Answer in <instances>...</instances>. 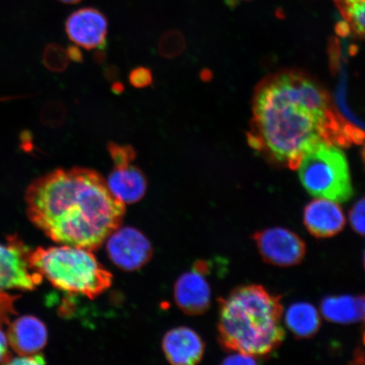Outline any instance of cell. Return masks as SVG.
<instances>
[{
  "label": "cell",
  "mask_w": 365,
  "mask_h": 365,
  "mask_svg": "<svg viewBox=\"0 0 365 365\" xmlns=\"http://www.w3.org/2000/svg\"><path fill=\"white\" fill-rule=\"evenodd\" d=\"M364 267H365V253H364Z\"/></svg>",
  "instance_id": "obj_32"
},
{
  "label": "cell",
  "mask_w": 365,
  "mask_h": 365,
  "mask_svg": "<svg viewBox=\"0 0 365 365\" xmlns=\"http://www.w3.org/2000/svg\"><path fill=\"white\" fill-rule=\"evenodd\" d=\"M58 1H61L63 4H75L81 2L82 0H58Z\"/></svg>",
  "instance_id": "obj_30"
},
{
  "label": "cell",
  "mask_w": 365,
  "mask_h": 365,
  "mask_svg": "<svg viewBox=\"0 0 365 365\" xmlns=\"http://www.w3.org/2000/svg\"><path fill=\"white\" fill-rule=\"evenodd\" d=\"M226 364H254L257 363V360L255 359V356L242 353L237 352L235 354L230 356L227 357L225 362Z\"/></svg>",
  "instance_id": "obj_25"
},
{
  "label": "cell",
  "mask_w": 365,
  "mask_h": 365,
  "mask_svg": "<svg viewBox=\"0 0 365 365\" xmlns=\"http://www.w3.org/2000/svg\"><path fill=\"white\" fill-rule=\"evenodd\" d=\"M109 259L121 270H139L153 257V250L143 232L134 227H118L106 240Z\"/></svg>",
  "instance_id": "obj_7"
},
{
  "label": "cell",
  "mask_w": 365,
  "mask_h": 365,
  "mask_svg": "<svg viewBox=\"0 0 365 365\" xmlns=\"http://www.w3.org/2000/svg\"><path fill=\"white\" fill-rule=\"evenodd\" d=\"M129 81L131 86L135 88H149L153 82L152 71L145 67H137L130 71Z\"/></svg>",
  "instance_id": "obj_23"
},
{
  "label": "cell",
  "mask_w": 365,
  "mask_h": 365,
  "mask_svg": "<svg viewBox=\"0 0 365 365\" xmlns=\"http://www.w3.org/2000/svg\"><path fill=\"white\" fill-rule=\"evenodd\" d=\"M107 185L114 197L126 204L138 202L148 190V180L136 166L114 167Z\"/></svg>",
  "instance_id": "obj_14"
},
{
  "label": "cell",
  "mask_w": 365,
  "mask_h": 365,
  "mask_svg": "<svg viewBox=\"0 0 365 365\" xmlns=\"http://www.w3.org/2000/svg\"><path fill=\"white\" fill-rule=\"evenodd\" d=\"M254 118L259 147L292 167L314 145L339 140L327 96L302 76H277L264 83L255 97Z\"/></svg>",
  "instance_id": "obj_2"
},
{
  "label": "cell",
  "mask_w": 365,
  "mask_h": 365,
  "mask_svg": "<svg viewBox=\"0 0 365 365\" xmlns=\"http://www.w3.org/2000/svg\"><path fill=\"white\" fill-rule=\"evenodd\" d=\"M68 56L72 59V61L76 62H81L83 61V56H82L81 49L77 47V46H73V47L68 48Z\"/></svg>",
  "instance_id": "obj_27"
},
{
  "label": "cell",
  "mask_w": 365,
  "mask_h": 365,
  "mask_svg": "<svg viewBox=\"0 0 365 365\" xmlns=\"http://www.w3.org/2000/svg\"><path fill=\"white\" fill-rule=\"evenodd\" d=\"M9 341L6 334L0 327V364H8L11 358L9 352Z\"/></svg>",
  "instance_id": "obj_26"
},
{
  "label": "cell",
  "mask_w": 365,
  "mask_h": 365,
  "mask_svg": "<svg viewBox=\"0 0 365 365\" xmlns=\"http://www.w3.org/2000/svg\"><path fill=\"white\" fill-rule=\"evenodd\" d=\"M30 220L58 244L97 250L120 227L125 205L97 171L74 168L39 178L26 191Z\"/></svg>",
  "instance_id": "obj_1"
},
{
  "label": "cell",
  "mask_w": 365,
  "mask_h": 365,
  "mask_svg": "<svg viewBox=\"0 0 365 365\" xmlns=\"http://www.w3.org/2000/svg\"><path fill=\"white\" fill-rule=\"evenodd\" d=\"M16 297L0 291V327L6 325L14 314H16L15 302Z\"/></svg>",
  "instance_id": "obj_21"
},
{
  "label": "cell",
  "mask_w": 365,
  "mask_h": 365,
  "mask_svg": "<svg viewBox=\"0 0 365 365\" xmlns=\"http://www.w3.org/2000/svg\"><path fill=\"white\" fill-rule=\"evenodd\" d=\"M255 239L263 257L272 264L293 266L304 257V242L294 232L286 228H268L259 232Z\"/></svg>",
  "instance_id": "obj_9"
},
{
  "label": "cell",
  "mask_w": 365,
  "mask_h": 365,
  "mask_svg": "<svg viewBox=\"0 0 365 365\" xmlns=\"http://www.w3.org/2000/svg\"><path fill=\"white\" fill-rule=\"evenodd\" d=\"M322 313L328 321L349 324L365 319V298L349 295L330 297L323 300Z\"/></svg>",
  "instance_id": "obj_15"
},
{
  "label": "cell",
  "mask_w": 365,
  "mask_h": 365,
  "mask_svg": "<svg viewBox=\"0 0 365 365\" xmlns=\"http://www.w3.org/2000/svg\"><path fill=\"white\" fill-rule=\"evenodd\" d=\"M349 221L354 230L365 235V197L360 199L351 209Z\"/></svg>",
  "instance_id": "obj_22"
},
{
  "label": "cell",
  "mask_w": 365,
  "mask_h": 365,
  "mask_svg": "<svg viewBox=\"0 0 365 365\" xmlns=\"http://www.w3.org/2000/svg\"><path fill=\"white\" fill-rule=\"evenodd\" d=\"M68 52L66 53L62 47L53 45L47 50L46 62L48 68H52L53 71H61L68 66Z\"/></svg>",
  "instance_id": "obj_20"
},
{
  "label": "cell",
  "mask_w": 365,
  "mask_h": 365,
  "mask_svg": "<svg viewBox=\"0 0 365 365\" xmlns=\"http://www.w3.org/2000/svg\"><path fill=\"white\" fill-rule=\"evenodd\" d=\"M8 341L20 356L35 354L47 344V328L36 317H22L9 327Z\"/></svg>",
  "instance_id": "obj_13"
},
{
  "label": "cell",
  "mask_w": 365,
  "mask_h": 365,
  "mask_svg": "<svg viewBox=\"0 0 365 365\" xmlns=\"http://www.w3.org/2000/svg\"><path fill=\"white\" fill-rule=\"evenodd\" d=\"M334 2L354 33L365 36V0H334Z\"/></svg>",
  "instance_id": "obj_17"
},
{
  "label": "cell",
  "mask_w": 365,
  "mask_h": 365,
  "mask_svg": "<svg viewBox=\"0 0 365 365\" xmlns=\"http://www.w3.org/2000/svg\"><path fill=\"white\" fill-rule=\"evenodd\" d=\"M30 262L57 289L93 299L110 287L111 273L90 250L63 245L31 251Z\"/></svg>",
  "instance_id": "obj_4"
},
{
  "label": "cell",
  "mask_w": 365,
  "mask_h": 365,
  "mask_svg": "<svg viewBox=\"0 0 365 365\" xmlns=\"http://www.w3.org/2000/svg\"><path fill=\"white\" fill-rule=\"evenodd\" d=\"M284 321L287 328L299 337L312 336L321 324L318 310L307 302L291 304L286 309Z\"/></svg>",
  "instance_id": "obj_16"
},
{
  "label": "cell",
  "mask_w": 365,
  "mask_h": 365,
  "mask_svg": "<svg viewBox=\"0 0 365 365\" xmlns=\"http://www.w3.org/2000/svg\"><path fill=\"white\" fill-rule=\"evenodd\" d=\"M186 41L184 35L177 30H171L164 34L158 43L160 56L166 58L180 56L185 51Z\"/></svg>",
  "instance_id": "obj_18"
},
{
  "label": "cell",
  "mask_w": 365,
  "mask_h": 365,
  "mask_svg": "<svg viewBox=\"0 0 365 365\" xmlns=\"http://www.w3.org/2000/svg\"><path fill=\"white\" fill-rule=\"evenodd\" d=\"M31 251L16 236L0 244V291L34 290L43 277L30 262Z\"/></svg>",
  "instance_id": "obj_6"
},
{
  "label": "cell",
  "mask_w": 365,
  "mask_h": 365,
  "mask_svg": "<svg viewBox=\"0 0 365 365\" xmlns=\"http://www.w3.org/2000/svg\"><path fill=\"white\" fill-rule=\"evenodd\" d=\"M112 89L114 93L120 94L122 93L123 90H124V86H123L120 82H114Z\"/></svg>",
  "instance_id": "obj_29"
},
{
  "label": "cell",
  "mask_w": 365,
  "mask_h": 365,
  "mask_svg": "<svg viewBox=\"0 0 365 365\" xmlns=\"http://www.w3.org/2000/svg\"><path fill=\"white\" fill-rule=\"evenodd\" d=\"M108 150L113 160L114 167L130 165L136 158L135 150L130 145H120L109 143Z\"/></svg>",
  "instance_id": "obj_19"
},
{
  "label": "cell",
  "mask_w": 365,
  "mask_h": 365,
  "mask_svg": "<svg viewBox=\"0 0 365 365\" xmlns=\"http://www.w3.org/2000/svg\"><path fill=\"white\" fill-rule=\"evenodd\" d=\"M116 68L114 67L108 68L106 71H105V76H107L108 80L114 79L117 76Z\"/></svg>",
  "instance_id": "obj_28"
},
{
  "label": "cell",
  "mask_w": 365,
  "mask_h": 365,
  "mask_svg": "<svg viewBox=\"0 0 365 365\" xmlns=\"http://www.w3.org/2000/svg\"><path fill=\"white\" fill-rule=\"evenodd\" d=\"M163 350L170 364L191 365L202 360L205 345L197 332L189 327H180L164 336Z\"/></svg>",
  "instance_id": "obj_11"
},
{
  "label": "cell",
  "mask_w": 365,
  "mask_h": 365,
  "mask_svg": "<svg viewBox=\"0 0 365 365\" xmlns=\"http://www.w3.org/2000/svg\"><path fill=\"white\" fill-rule=\"evenodd\" d=\"M301 182L310 195L336 202L353 194L348 160L331 141H322L305 153L296 165Z\"/></svg>",
  "instance_id": "obj_5"
},
{
  "label": "cell",
  "mask_w": 365,
  "mask_h": 365,
  "mask_svg": "<svg viewBox=\"0 0 365 365\" xmlns=\"http://www.w3.org/2000/svg\"><path fill=\"white\" fill-rule=\"evenodd\" d=\"M45 359L42 354L23 355L17 358H11L8 364H43Z\"/></svg>",
  "instance_id": "obj_24"
},
{
  "label": "cell",
  "mask_w": 365,
  "mask_h": 365,
  "mask_svg": "<svg viewBox=\"0 0 365 365\" xmlns=\"http://www.w3.org/2000/svg\"><path fill=\"white\" fill-rule=\"evenodd\" d=\"M364 160H365V147H364Z\"/></svg>",
  "instance_id": "obj_31"
},
{
  "label": "cell",
  "mask_w": 365,
  "mask_h": 365,
  "mask_svg": "<svg viewBox=\"0 0 365 365\" xmlns=\"http://www.w3.org/2000/svg\"><path fill=\"white\" fill-rule=\"evenodd\" d=\"M68 38L78 47L103 51L107 47L108 22L98 9L86 7L73 12L67 18Z\"/></svg>",
  "instance_id": "obj_8"
},
{
  "label": "cell",
  "mask_w": 365,
  "mask_h": 365,
  "mask_svg": "<svg viewBox=\"0 0 365 365\" xmlns=\"http://www.w3.org/2000/svg\"><path fill=\"white\" fill-rule=\"evenodd\" d=\"M219 334L227 348L255 356L272 352L284 339L281 307L263 287H240L222 301Z\"/></svg>",
  "instance_id": "obj_3"
},
{
  "label": "cell",
  "mask_w": 365,
  "mask_h": 365,
  "mask_svg": "<svg viewBox=\"0 0 365 365\" xmlns=\"http://www.w3.org/2000/svg\"><path fill=\"white\" fill-rule=\"evenodd\" d=\"M304 225L314 236L331 237L344 228L346 217L339 202L317 198L304 210Z\"/></svg>",
  "instance_id": "obj_12"
},
{
  "label": "cell",
  "mask_w": 365,
  "mask_h": 365,
  "mask_svg": "<svg viewBox=\"0 0 365 365\" xmlns=\"http://www.w3.org/2000/svg\"><path fill=\"white\" fill-rule=\"evenodd\" d=\"M205 264H198L192 271L182 274L175 286L178 307L190 316L203 314L211 304V287L205 279Z\"/></svg>",
  "instance_id": "obj_10"
}]
</instances>
